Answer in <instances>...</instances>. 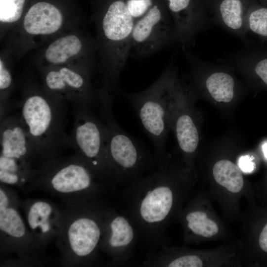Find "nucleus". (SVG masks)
I'll list each match as a JSON object with an SVG mask.
<instances>
[{
	"instance_id": "f257e3e1",
	"label": "nucleus",
	"mask_w": 267,
	"mask_h": 267,
	"mask_svg": "<svg viewBox=\"0 0 267 267\" xmlns=\"http://www.w3.org/2000/svg\"><path fill=\"white\" fill-rule=\"evenodd\" d=\"M67 101L34 84L24 86L19 115L42 164L71 147L66 130Z\"/></svg>"
},
{
	"instance_id": "f03ea898",
	"label": "nucleus",
	"mask_w": 267,
	"mask_h": 267,
	"mask_svg": "<svg viewBox=\"0 0 267 267\" xmlns=\"http://www.w3.org/2000/svg\"><path fill=\"white\" fill-rule=\"evenodd\" d=\"M65 202L62 224L56 239L61 264L66 267L87 265L100 246L102 213L88 201Z\"/></svg>"
},
{
	"instance_id": "7ed1b4c3",
	"label": "nucleus",
	"mask_w": 267,
	"mask_h": 267,
	"mask_svg": "<svg viewBox=\"0 0 267 267\" xmlns=\"http://www.w3.org/2000/svg\"><path fill=\"white\" fill-rule=\"evenodd\" d=\"M178 85L176 70L170 64L145 89L135 93H124L153 142L161 163L165 154L166 136L171 125V105Z\"/></svg>"
},
{
	"instance_id": "20e7f679",
	"label": "nucleus",
	"mask_w": 267,
	"mask_h": 267,
	"mask_svg": "<svg viewBox=\"0 0 267 267\" xmlns=\"http://www.w3.org/2000/svg\"><path fill=\"white\" fill-rule=\"evenodd\" d=\"M99 179L78 154L44 162L28 189L44 191L65 202L88 201L98 188Z\"/></svg>"
},
{
	"instance_id": "39448f33",
	"label": "nucleus",
	"mask_w": 267,
	"mask_h": 267,
	"mask_svg": "<svg viewBox=\"0 0 267 267\" xmlns=\"http://www.w3.org/2000/svg\"><path fill=\"white\" fill-rule=\"evenodd\" d=\"M21 200L9 186L0 184V252L14 255L9 265H42L44 252L36 241L19 211ZM6 264V263H4ZM3 264L0 265L1 267Z\"/></svg>"
},
{
	"instance_id": "423d86ee",
	"label": "nucleus",
	"mask_w": 267,
	"mask_h": 267,
	"mask_svg": "<svg viewBox=\"0 0 267 267\" xmlns=\"http://www.w3.org/2000/svg\"><path fill=\"white\" fill-rule=\"evenodd\" d=\"M74 124L70 135L71 146L102 179L110 177L107 156V130L104 122L91 108L84 105H73Z\"/></svg>"
},
{
	"instance_id": "0eeeda50",
	"label": "nucleus",
	"mask_w": 267,
	"mask_h": 267,
	"mask_svg": "<svg viewBox=\"0 0 267 267\" xmlns=\"http://www.w3.org/2000/svg\"><path fill=\"white\" fill-rule=\"evenodd\" d=\"M98 96L100 117L107 130L106 156L111 176L134 175L145 161V151L116 121L112 110L114 97L102 92Z\"/></svg>"
},
{
	"instance_id": "6e6552de",
	"label": "nucleus",
	"mask_w": 267,
	"mask_h": 267,
	"mask_svg": "<svg viewBox=\"0 0 267 267\" xmlns=\"http://www.w3.org/2000/svg\"><path fill=\"white\" fill-rule=\"evenodd\" d=\"M41 70L43 87L52 95L73 105L90 108L98 106V91L91 81V67L46 66Z\"/></svg>"
},
{
	"instance_id": "1a4fd4ad",
	"label": "nucleus",
	"mask_w": 267,
	"mask_h": 267,
	"mask_svg": "<svg viewBox=\"0 0 267 267\" xmlns=\"http://www.w3.org/2000/svg\"><path fill=\"white\" fill-rule=\"evenodd\" d=\"M175 42H178V39L171 17L158 4H153L142 17L135 21L130 56L146 57Z\"/></svg>"
},
{
	"instance_id": "9d476101",
	"label": "nucleus",
	"mask_w": 267,
	"mask_h": 267,
	"mask_svg": "<svg viewBox=\"0 0 267 267\" xmlns=\"http://www.w3.org/2000/svg\"><path fill=\"white\" fill-rule=\"evenodd\" d=\"M20 207L29 229L44 252L59 233L63 219L62 208L48 200L32 198L21 201Z\"/></svg>"
},
{
	"instance_id": "9b49d317",
	"label": "nucleus",
	"mask_w": 267,
	"mask_h": 267,
	"mask_svg": "<svg viewBox=\"0 0 267 267\" xmlns=\"http://www.w3.org/2000/svg\"><path fill=\"white\" fill-rule=\"evenodd\" d=\"M0 155L16 159L38 168L42 162L19 113L0 119Z\"/></svg>"
},
{
	"instance_id": "f8f14e48",
	"label": "nucleus",
	"mask_w": 267,
	"mask_h": 267,
	"mask_svg": "<svg viewBox=\"0 0 267 267\" xmlns=\"http://www.w3.org/2000/svg\"><path fill=\"white\" fill-rule=\"evenodd\" d=\"M65 22L62 13L56 6L48 2L40 1L27 11L20 29L24 38L34 41L58 33Z\"/></svg>"
},
{
	"instance_id": "ddd939ff",
	"label": "nucleus",
	"mask_w": 267,
	"mask_h": 267,
	"mask_svg": "<svg viewBox=\"0 0 267 267\" xmlns=\"http://www.w3.org/2000/svg\"><path fill=\"white\" fill-rule=\"evenodd\" d=\"M165 177V174L162 171L151 177L153 185L141 200L139 214L141 220L146 223L155 224L163 222L173 207V192L164 183Z\"/></svg>"
},
{
	"instance_id": "4468645a",
	"label": "nucleus",
	"mask_w": 267,
	"mask_h": 267,
	"mask_svg": "<svg viewBox=\"0 0 267 267\" xmlns=\"http://www.w3.org/2000/svg\"><path fill=\"white\" fill-rule=\"evenodd\" d=\"M95 49L96 42L77 34H68L50 43L44 51L43 58L47 66L70 65L69 62L77 57L89 60Z\"/></svg>"
},
{
	"instance_id": "2eb2a0df",
	"label": "nucleus",
	"mask_w": 267,
	"mask_h": 267,
	"mask_svg": "<svg viewBox=\"0 0 267 267\" xmlns=\"http://www.w3.org/2000/svg\"><path fill=\"white\" fill-rule=\"evenodd\" d=\"M106 218L104 221L99 246L113 253L130 245L133 240L134 231L129 221L120 216Z\"/></svg>"
},
{
	"instance_id": "dca6fc26",
	"label": "nucleus",
	"mask_w": 267,
	"mask_h": 267,
	"mask_svg": "<svg viewBox=\"0 0 267 267\" xmlns=\"http://www.w3.org/2000/svg\"><path fill=\"white\" fill-rule=\"evenodd\" d=\"M247 12L242 0H222L214 22L245 42L248 32L246 24Z\"/></svg>"
},
{
	"instance_id": "f3484780",
	"label": "nucleus",
	"mask_w": 267,
	"mask_h": 267,
	"mask_svg": "<svg viewBox=\"0 0 267 267\" xmlns=\"http://www.w3.org/2000/svg\"><path fill=\"white\" fill-rule=\"evenodd\" d=\"M37 169L27 162L0 155V183L27 190Z\"/></svg>"
},
{
	"instance_id": "a211bd4d",
	"label": "nucleus",
	"mask_w": 267,
	"mask_h": 267,
	"mask_svg": "<svg viewBox=\"0 0 267 267\" xmlns=\"http://www.w3.org/2000/svg\"><path fill=\"white\" fill-rule=\"evenodd\" d=\"M171 122H174L178 142L181 151L185 154L193 153L198 146L199 135L192 117L185 112H177L172 103L170 124Z\"/></svg>"
},
{
	"instance_id": "6ab92c4d",
	"label": "nucleus",
	"mask_w": 267,
	"mask_h": 267,
	"mask_svg": "<svg viewBox=\"0 0 267 267\" xmlns=\"http://www.w3.org/2000/svg\"><path fill=\"white\" fill-rule=\"evenodd\" d=\"M213 69L204 82L205 88L211 96L217 102H229L234 97L235 82L229 73Z\"/></svg>"
},
{
	"instance_id": "aec40b11",
	"label": "nucleus",
	"mask_w": 267,
	"mask_h": 267,
	"mask_svg": "<svg viewBox=\"0 0 267 267\" xmlns=\"http://www.w3.org/2000/svg\"><path fill=\"white\" fill-rule=\"evenodd\" d=\"M241 68L251 73L267 86V50L256 48L242 51L231 58Z\"/></svg>"
},
{
	"instance_id": "412c9836",
	"label": "nucleus",
	"mask_w": 267,
	"mask_h": 267,
	"mask_svg": "<svg viewBox=\"0 0 267 267\" xmlns=\"http://www.w3.org/2000/svg\"><path fill=\"white\" fill-rule=\"evenodd\" d=\"M213 175L217 183L231 193H238L243 187L244 179L240 168L228 160L217 162Z\"/></svg>"
},
{
	"instance_id": "4be33fe9",
	"label": "nucleus",
	"mask_w": 267,
	"mask_h": 267,
	"mask_svg": "<svg viewBox=\"0 0 267 267\" xmlns=\"http://www.w3.org/2000/svg\"><path fill=\"white\" fill-rule=\"evenodd\" d=\"M187 227L194 234L204 237H211L219 231L217 223L208 218L207 214L202 211H193L185 217Z\"/></svg>"
},
{
	"instance_id": "5701e85b",
	"label": "nucleus",
	"mask_w": 267,
	"mask_h": 267,
	"mask_svg": "<svg viewBox=\"0 0 267 267\" xmlns=\"http://www.w3.org/2000/svg\"><path fill=\"white\" fill-rule=\"evenodd\" d=\"M248 32L257 35L267 44V6L255 5L248 9L246 17Z\"/></svg>"
},
{
	"instance_id": "b1692460",
	"label": "nucleus",
	"mask_w": 267,
	"mask_h": 267,
	"mask_svg": "<svg viewBox=\"0 0 267 267\" xmlns=\"http://www.w3.org/2000/svg\"><path fill=\"white\" fill-rule=\"evenodd\" d=\"M26 0H0V22L2 27L12 25L21 18Z\"/></svg>"
},
{
	"instance_id": "393cba45",
	"label": "nucleus",
	"mask_w": 267,
	"mask_h": 267,
	"mask_svg": "<svg viewBox=\"0 0 267 267\" xmlns=\"http://www.w3.org/2000/svg\"><path fill=\"white\" fill-rule=\"evenodd\" d=\"M152 0H127L128 9L134 18L137 20L142 17L152 6Z\"/></svg>"
},
{
	"instance_id": "a878e982",
	"label": "nucleus",
	"mask_w": 267,
	"mask_h": 267,
	"mask_svg": "<svg viewBox=\"0 0 267 267\" xmlns=\"http://www.w3.org/2000/svg\"><path fill=\"white\" fill-rule=\"evenodd\" d=\"M202 260L195 255H186L175 259L167 264L170 267H201Z\"/></svg>"
},
{
	"instance_id": "bb28decb",
	"label": "nucleus",
	"mask_w": 267,
	"mask_h": 267,
	"mask_svg": "<svg viewBox=\"0 0 267 267\" xmlns=\"http://www.w3.org/2000/svg\"><path fill=\"white\" fill-rule=\"evenodd\" d=\"M172 15L185 12L191 7L192 0H167Z\"/></svg>"
},
{
	"instance_id": "cd10ccee",
	"label": "nucleus",
	"mask_w": 267,
	"mask_h": 267,
	"mask_svg": "<svg viewBox=\"0 0 267 267\" xmlns=\"http://www.w3.org/2000/svg\"><path fill=\"white\" fill-rule=\"evenodd\" d=\"M239 168L244 172H251L255 167V164L252 161V159L248 155L240 157L238 160Z\"/></svg>"
},
{
	"instance_id": "c85d7f7f",
	"label": "nucleus",
	"mask_w": 267,
	"mask_h": 267,
	"mask_svg": "<svg viewBox=\"0 0 267 267\" xmlns=\"http://www.w3.org/2000/svg\"><path fill=\"white\" fill-rule=\"evenodd\" d=\"M259 243L261 248L267 253V223L260 233Z\"/></svg>"
},
{
	"instance_id": "c756f323",
	"label": "nucleus",
	"mask_w": 267,
	"mask_h": 267,
	"mask_svg": "<svg viewBox=\"0 0 267 267\" xmlns=\"http://www.w3.org/2000/svg\"><path fill=\"white\" fill-rule=\"evenodd\" d=\"M262 150L265 157L267 159V142H265L262 145Z\"/></svg>"
},
{
	"instance_id": "7c9ffc66",
	"label": "nucleus",
	"mask_w": 267,
	"mask_h": 267,
	"mask_svg": "<svg viewBox=\"0 0 267 267\" xmlns=\"http://www.w3.org/2000/svg\"><path fill=\"white\" fill-rule=\"evenodd\" d=\"M261 0V1L263 2V3H264L266 5V6H267V0Z\"/></svg>"
}]
</instances>
